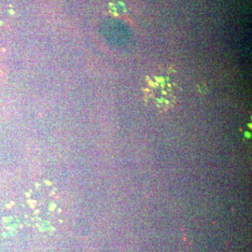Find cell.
Wrapping results in <instances>:
<instances>
[{
    "label": "cell",
    "mask_w": 252,
    "mask_h": 252,
    "mask_svg": "<svg viewBox=\"0 0 252 252\" xmlns=\"http://www.w3.org/2000/svg\"><path fill=\"white\" fill-rule=\"evenodd\" d=\"M11 3L9 0H0V26L3 22L8 21Z\"/></svg>",
    "instance_id": "obj_1"
}]
</instances>
